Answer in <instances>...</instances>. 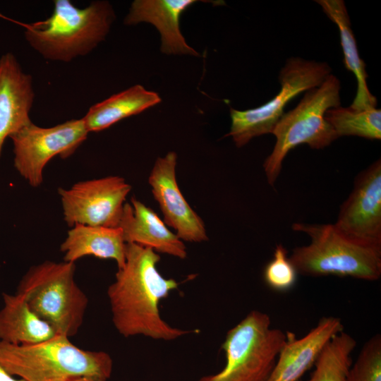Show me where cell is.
Wrapping results in <instances>:
<instances>
[{
    "label": "cell",
    "mask_w": 381,
    "mask_h": 381,
    "mask_svg": "<svg viewBox=\"0 0 381 381\" xmlns=\"http://www.w3.org/2000/svg\"><path fill=\"white\" fill-rule=\"evenodd\" d=\"M159 261L160 255L152 249L126 243L125 265L107 290L113 324L125 337L172 341L195 332L172 327L162 318L159 302L179 284L159 273Z\"/></svg>",
    "instance_id": "6da1fadb"
},
{
    "label": "cell",
    "mask_w": 381,
    "mask_h": 381,
    "mask_svg": "<svg viewBox=\"0 0 381 381\" xmlns=\"http://www.w3.org/2000/svg\"><path fill=\"white\" fill-rule=\"evenodd\" d=\"M114 19L107 1H92L81 8L69 0H55L49 18L21 26L27 42L44 59L69 62L88 54L103 41Z\"/></svg>",
    "instance_id": "7a4b0ae2"
},
{
    "label": "cell",
    "mask_w": 381,
    "mask_h": 381,
    "mask_svg": "<svg viewBox=\"0 0 381 381\" xmlns=\"http://www.w3.org/2000/svg\"><path fill=\"white\" fill-rule=\"evenodd\" d=\"M69 338L56 334L28 345L0 341V363L11 375L25 381H71L83 377L107 381L113 368L110 355L79 348Z\"/></svg>",
    "instance_id": "3957f363"
},
{
    "label": "cell",
    "mask_w": 381,
    "mask_h": 381,
    "mask_svg": "<svg viewBox=\"0 0 381 381\" xmlns=\"http://www.w3.org/2000/svg\"><path fill=\"white\" fill-rule=\"evenodd\" d=\"M292 229L310 238L308 245L295 248L289 256L298 274L351 277L367 281L380 278L381 248L347 237L334 224L294 223Z\"/></svg>",
    "instance_id": "277c9868"
},
{
    "label": "cell",
    "mask_w": 381,
    "mask_h": 381,
    "mask_svg": "<svg viewBox=\"0 0 381 381\" xmlns=\"http://www.w3.org/2000/svg\"><path fill=\"white\" fill-rule=\"evenodd\" d=\"M340 89L339 80L330 73L321 85L306 91L294 109L283 114L272 132L276 138L273 150L263 164L270 185L277 179L291 150L301 144L320 150L339 138L325 114L340 106Z\"/></svg>",
    "instance_id": "5b68a950"
},
{
    "label": "cell",
    "mask_w": 381,
    "mask_h": 381,
    "mask_svg": "<svg viewBox=\"0 0 381 381\" xmlns=\"http://www.w3.org/2000/svg\"><path fill=\"white\" fill-rule=\"evenodd\" d=\"M75 270V262L44 261L27 271L16 292L56 334L68 337L82 326L88 305L74 279Z\"/></svg>",
    "instance_id": "8992f818"
},
{
    "label": "cell",
    "mask_w": 381,
    "mask_h": 381,
    "mask_svg": "<svg viewBox=\"0 0 381 381\" xmlns=\"http://www.w3.org/2000/svg\"><path fill=\"white\" fill-rule=\"evenodd\" d=\"M286 340V333L272 327L267 314L251 310L226 335L224 368L198 381H267Z\"/></svg>",
    "instance_id": "52a82bcc"
},
{
    "label": "cell",
    "mask_w": 381,
    "mask_h": 381,
    "mask_svg": "<svg viewBox=\"0 0 381 381\" xmlns=\"http://www.w3.org/2000/svg\"><path fill=\"white\" fill-rule=\"evenodd\" d=\"M331 73L325 62L292 57L286 60L279 73L280 91L272 99L256 108L246 110L230 109L231 136L241 147L257 136L272 133L282 118L286 105L298 95L322 84Z\"/></svg>",
    "instance_id": "ba28073f"
},
{
    "label": "cell",
    "mask_w": 381,
    "mask_h": 381,
    "mask_svg": "<svg viewBox=\"0 0 381 381\" xmlns=\"http://www.w3.org/2000/svg\"><path fill=\"white\" fill-rule=\"evenodd\" d=\"M88 133L83 119L48 128L31 121L10 137L14 167L31 186L38 187L43 182L47 163L56 156L70 157L86 140Z\"/></svg>",
    "instance_id": "9c48e42d"
},
{
    "label": "cell",
    "mask_w": 381,
    "mask_h": 381,
    "mask_svg": "<svg viewBox=\"0 0 381 381\" xmlns=\"http://www.w3.org/2000/svg\"><path fill=\"white\" fill-rule=\"evenodd\" d=\"M131 186L119 176L90 179L59 188L64 219L72 227L85 224L119 227Z\"/></svg>",
    "instance_id": "30bf717a"
},
{
    "label": "cell",
    "mask_w": 381,
    "mask_h": 381,
    "mask_svg": "<svg viewBox=\"0 0 381 381\" xmlns=\"http://www.w3.org/2000/svg\"><path fill=\"white\" fill-rule=\"evenodd\" d=\"M334 224L354 241L381 248L380 159L358 174Z\"/></svg>",
    "instance_id": "8fae6325"
},
{
    "label": "cell",
    "mask_w": 381,
    "mask_h": 381,
    "mask_svg": "<svg viewBox=\"0 0 381 381\" xmlns=\"http://www.w3.org/2000/svg\"><path fill=\"white\" fill-rule=\"evenodd\" d=\"M177 155L169 152L157 159L148 177L152 193L164 215V223L176 231L183 241L200 243L208 240L202 218L182 194L176 176Z\"/></svg>",
    "instance_id": "7c38bea8"
},
{
    "label": "cell",
    "mask_w": 381,
    "mask_h": 381,
    "mask_svg": "<svg viewBox=\"0 0 381 381\" xmlns=\"http://www.w3.org/2000/svg\"><path fill=\"white\" fill-rule=\"evenodd\" d=\"M35 97L32 76L10 52L0 57V157L6 138L31 122Z\"/></svg>",
    "instance_id": "4fadbf2b"
},
{
    "label": "cell",
    "mask_w": 381,
    "mask_h": 381,
    "mask_svg": "<svg viewBox=\"0 0 381 381\" xmlns=\"http://www.w3.org/2000/svg\"><path fill=\"white\" fill-rule=\"evenodd\" d=\"M343 330L339 318L328 316L322 318L299 339L294 333L286 332L285 344L267 381H300L304 373L314 365L326 344Z\"/></svg>",
    "instance_id": "5bb4252c"
},
{
    "label": "cell",
    "mask_w": 381,
    "mask_h": 381,
    "mask_svg": "<svg viewBox=\"0 0 381 381\" xmlns=\"http://www.w3.org/2000/svg\"><path fill=\"white\" fill-rule=\"evenodd\" d=\"M119 227L126 243H135L180 259L187 257L183 241L151 208L135 197L131 198V203H125Z\"/></svg>",
    "instance_id": "9a60e30c"
},
{
    "label": "cell",
    "mask_w": 381,
    "mask_h": 381,
    "mask_svg": "<svg viewBox=\"0 0 381 381\" xmlns=\"http://www.w3.org/2000/svg\"><path fill=\"white\" fill-rule=\"evenodd\" d=\"M195 0H135L124 19L127 25L140 22L153 24L161 35V51L166 54L198 53L186 42L180 30V17Z\"/></svg>",
    "instance_id": "2e32d148"
},
{
    "label": "cell",
    "mask_w": 381,
    "mask_h": 381,
    "mask_svg": "<svg viewBox=\"0 0 381 381\" xmlns=\"http://www.w3.org/2000/svg\"><path fill=\"white\" fill-rule=\"evenodd\" d=\"M126 246L119 227L75 224L68 231L60 250L66 262H75L86 255H93L113 260L120 269L125 265Z\"/></svg>",
    "instance_id": "e0dca14e"
},
{
    "label": "cell",
    "mask_w": 381,
    "mask_h": 381,
    "mask_svg": "<svg viewBox=\"0 0 381 381\" xmlns=\"http://www.w3.org/2000/svg\"><path fill=\"white\" fill-rule=\"evenodd\" d=\"M0 310V341L13 345H28L47 340L56 333L38 317L25 298L18 293H3Z\"/></svg>",
    "instance_id": "ac0fdd59"
},
{
    "label": "cell",
    "mask_w": 381,
    "mask_h": 381,
    "mask_svg": "<svg viewBox=\"0 0 381 381\" xmlns=\"http://www.w3.org/2000/svg\"><path fill=\"white\" fill-rule=\"evenodd\" d=\"M326 16L334 23L339 30L346 69L353 73L357 81L356 97L350 107L357 110L376 108L377 99L370 92L366 79L365 64L358 54L356 41L351 28L350 18L342 0H317Z\"/></svg>",
    "instance_id": "d6986e66"
},
{
    "label": "cell",
    "mask_w": 381,
    "mask_h": 381,
    "mask_svg": "<svg viewBox=\"0 0 381 381\" xmlns=\"http://www.w3.org/2000/svg\"><path fill=\"white\" fill-rule=\"evenodd\" d=\"M161 100L157 92L135 85L92 105L82 119L89 133L97 132L138 114Z\"/></svg>",
    "instance_id": "ffe728a7"
},
{
    "label": "cell",
    "mask_w": 381,
    "mask_h": 381,
    "mask_svg": "<svg viewBox=\"0 0 381 381\" xmlns=\"http://www.w3.org/2000/svg\"><path fill=\"white\" fill-rule=\"evenodd\" d=\"M356 346V339L344 330L334 336L321 351L306 381H346Z\"/></svg>",
    "instance_id": "44dd1931"
},
{
    "label": "cell",
    "mask_w": 381,
    "mask_h": 381,
    "mask_svg": "<svg viewBox=\"0 0 381 381\" xmlns=\"http://www.w3.org/2000/svg\"><path fill=\"white\" fill-rule=\"evenodd\" d=\"M325 119L332 126L338 137L354 135L370 140L381 138L380 109L357 110L337 107L329 109Z\"/></svg>",
    "instance_id": "7402d4cb"
},
{
    "label": "cell",
    "mask_w": 381,
    "mask_h": 381,
    "mask_svg": "<svg viewBox=\"0 0 381 381\" xmlns=\"http://www.w3.org/2000/svg\"><path fill=\"white\" fill-rule=\"evenodd\" d=\"M346 381H381V336L376 334L363 345L352 363Z\"/></svg>",
    "instance_id": "603a6c76"
},
{
    "label": "cell",
    "mask_w": 381,
    "mask_h": 381,
    "mask_svg": "<svg viewBox=\"0 0 381 381\" xmlns=\"http://www.w3.org/2000/svg\"><path fill=\"white\" fill-rule=\"evenodd\" d=\"M297 271L288 257L287 250L282 244L276 246L272 260L264 270V279L273 290L286 291L294 286Z\"/></svg>",
    "instance_id": "cb8c5ba5"
},
{
    "label": "cell",
    "mask_w": 381,
    "mask_h": 381,
    "mask_svg": "<svg viewBox=\"0 0 381 381\" xmlns=\"http://www.w3.org/2000/svg\"><path fill=\"white\" fill-rule=\"evenodd\" d=\"M0 381H25L22 379H16L11 375L0 363Z\"/></svg>",
    "instance_id": "d4e9b609"
},
{
    "label": "cell",
    "mask_w": 381,
    "mask_h": 381,
    "mask_svg": "<svg viewBox=\"0 0 381 381\" xmlns=\"http://www.w3.org/2000/svg\"><path fill=\"white\" fill-rule=\"evenodd\" d=\"M71 381H105V380L95 379L92 377H78V378L73 379Z\"/></svg>",
    "instance_id": "484cf974"
},
{
    "label": "cell",
    "mask_w": 381,
    "mask_h": 381,
    "mask_svg": "<svg viewBox=\"0 0 381 381\" xmlns=\"http://www.w3.org/2000/svg\"><path fill=\"white\" fill-rule=\"evenodd\" d=\"M0 18H4V19L8 20H11V21H12V22H13V23H17V24H19V25H20V23H21L20 22L16 21V20H15L11 19V18H8V17L4 16V15H3L2 13H0Z\"/></svg>",
    "instance_id": "4316f807"
}]
</instances>
